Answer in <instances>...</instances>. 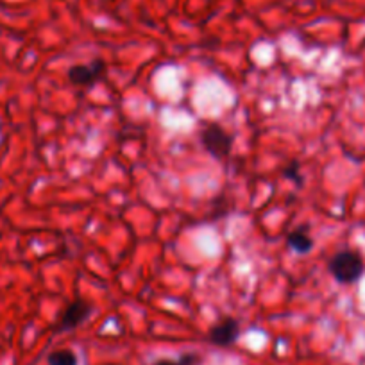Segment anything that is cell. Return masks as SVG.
I'll use <instances>...</instances> for the list:
<instances>
[{"instance_id": "1", "label": "cell", "mask_w": 365, "mask_h": 365, "mask_svg": "<svg viewBox=\"0 0 365 365\" xmlns=\"http://www.w3.org/2000/svg\"><path fill=\"white\" fill-rule=\"evenodd\" d=\"M328 270L340 285H353L364 276V258L353 249L336 251L328 262Z\"/></svg>"}, {"instance_id": "2", "label": "cell", "mask_w": 365, "mask_h": 365, "mask_svg": "<svg viewBox=\"0 0 365 365\" xmlns=\"http://www.w3.org/2000/svg\"><path fill=\"white\" fill-rule=\"evenodd\" d=\"M199 142L202 149L217 161L227 160L233 150V135L219 122H206L199 129Z\"/></svg>"}, {"instance_id": "3", "label": "cell", "mask_w": 365, "mask_h": 365, "mask_svg": "<svg viewBox=\"0 0 365 365\" xmlns=\"http://www.w3.org/2000/svg\"><path fill=\"white\" fill-rule=\"evenodd\" d=\"M108 65L103 59H91L88 63H76L68 68V81L73 86H93L106 76Z\"/></svg>"}, {"instance_id": "4", "label": "cell", "mask_w": 365, "mask_h": 365, "mask_svg": "<svg viewBox=\"0 0 365 365\" xmlns=\"http://www.w3.org/2000/svg\"><path fill=\"white\" fill-rule=\"evenodd\" d=\"M91 314H93V304L88 303V301L84 299H73L72 303H68V307H66L65 312L61 314L54 331H73V329L79 328L81 324H84V322L91 317Z\"/></svg>"}, {"instance_id": "5", "label": "cell", "mask_w": 365, "mask_h": 365, "mask_svg": "<svg viewBox=\"0 0 365 365\" xmlns=\"http://www.w3.org/2000/svg\"><path fill=\"white\" fill-rule=\"evenodd\" d=\"M238 335H240V324L237 319L224 317L210 328L208 342L217 347H230L237 342Z\"/></svg>"}, {"instance_id": "6", "label": "cell", "mask_w": 365, "mask_h": 365, "mask_svg": "<svg viewBox=\"0 0 365 365\" xmlns=\"http://www.w3.org/2000/svg\"><path fill=\"white\" fill-rule=\"evenodd\" d=\"M287 245L297 255H307L314 249V238L310 237L307 227H297L287 235Z\"/></svg>"}, {"instance_id": "7", "label": "cell", "mask_w": 365, "mask_h": 365, "mask_svg": "<svg viewBox=\"0 0 365 365\" xmlns=\"http://www.w3.org/2000/svg\"><path fill=\"white\" fill-rule=\"evenodd\" d=\"M47 365H79V358L72 349H56L48 354Z\"/></svg>"}, {"instance_id": "8", "label": "cell", "mask_w": 365, "mask_h": 365, "mask_svg": "<svg viewBox=\"0 0 365 365\" xmlns=\"http://www.w3.org/2000/svg\"><path fill=\"white\" fill-rule=\"evenodd\" d=\"M201 364V356L195 353H187L181 354L178 358H161L156 360L153 365H199Z\"/></svg>"}, {"instance_id": "9", "label": "cell", "mask_w": 365, "mask_h": 365, "mask_svg": "<svg viewBox=\"0 0 365 365\" xmlns=\"http://www.w3.org/2000/svg\"><path fill=\"white\" fill-rule=\"evenodd\" d=\"M282 174H283V178L289 179V181H294L296 185H303L304 178H303V174H301V165L297 160H292L290 163H287L285 167H283Z\"/></svg>"}]
</instances>
